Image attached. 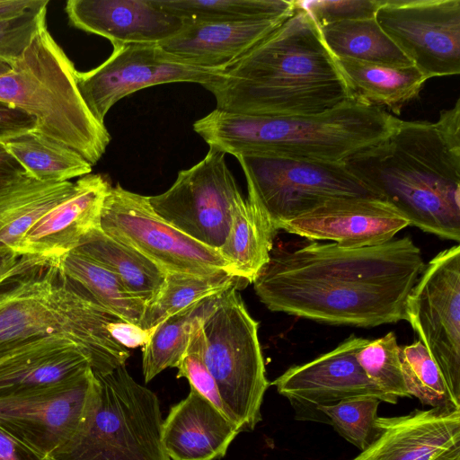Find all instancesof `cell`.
<instances>
[{"mask_svg":"<svg viewBox=\"0 0 460 460\" xmlns=\"http://www.w3.org/2000/svg\"><path fill=\"white\" fill-rule=\"evenodd\" d=\"M247 183L248 199L278 233L279 223L337 198L378 199L344 163L277 156H236Z\"/></svg>","mask_w":460,"mask_h":460,"instance_id":"obj_9","label":"cell"},{"mask_svg":"<svg viewBox=\"0 0 460 460\" xmlns=\"http://www.w3.org/2000/svg\"><path fill=\"white\" fill-rule=\"evenodd\" d=\"M243 199L226 154L212 148L198 164L180 171L166 191L148 196L154 210L166 222L216 250L223 245Z\"/></svg>","mask_w":460,"mask_h":460,"instance_id":"obj_11","label":"cell"},{"mask_svg":"<svg viewBox=\"0 0 460 460\" xmlns=\"http://www.w3.org/2000/svg\"><path fill=\"white\" fill-rule=\"evenodd\" d=\"M399 357L410 396L418 398L423 405L430 408H460L452 397L439 367L420 340L400 346Z\"/></svg>","mask_w":460,"mask_h":460,"instance_id":"obj_34","label":"cell"},{"mask_svg":"<svg viewBox=\"0 0 460 460\" xmlns=\"http://www.w3.org/2000/svg\"><path fill=\"white\" fill-rule=\"evenodd\" d=\"M425 266L408 235L365 247L308 240L273 246L252 284L270 311L368 328L405 320Z\"/></svg>","mask_w":460,"mask_h":460,"instance_id":"obj_1","label":"cell"},{"mask_svg":"<svg viewBox=\"0 0 460 460\" xmlns=\"http://www.w3.org/2000/svg\"><path fill=\"white\" fill-rule=\"evenodd\" d=\"M36 129V119L22 110L0 101V141L6 142Z\"/></svg>","mask_w":460,"mask_h":460,"instance_id":"obj_40","label":"cell"},{"mask_svg":"<svg viewBox=\"0 0 460 460\" xmlns=\"http://www.w3.org/2000/svg\"><path fill=\"white\" fill-rule=\"evenodd\" d=\"M224 72L186 65L174 59L158 43L127 44L113 48L97 67L76 73L79 93L93 116L104 124L111 108L122 98L146 87L175 83L205 86Z\"/></svg>","mask_w":460,"mask_h":460,"instance_id":"obj_15","label":"cell"},{"mask_svg":"<svg viewBox=\"0 0 460 460\" xmlns=\"http://www.w3.org/2000/svg\"><path fill=\"white\" fill-rule=\"evenodd\" d=\"M111 186L102 174L81 177L75 181L74 192L26 233L18 252L49 261L75 250L88 233L100 226Z\"/></svg>","mask_w":460,"mask_h":460,"instance_id":"obj_20","label":"cell"},{"mask_svg":"<svg viewBox=\"0 0 460 460\" xmlns=\"http://www.w3.org/2000/svg\"><path fill=\"white\" fill-rule=\"evenodd\" d=\"M73 251L111 271L129 293L146 305L157 296L164 283L166 273L138 252L108 235L100 226Z\"/></svg>","mask_w":460,"mask_h":460,"instance_id":"obj_26","label":"cell"},{"mask_svg":"<svg viewBox=\"0 0 460 460\" xmlns=\"http://www.w3.org/2000/svg\"><path fill=\"white\" fill-rule=\"evenodd\" d=\"M334 58L387 66L412 65L377 23L376 17L334 22L319 28Z\"/></svg>","mask_w":460,"mask_h":460,"instance_id":"obj_29","label":"cell"},{"mask_svg":"<svg viewBox=\"0 0 460 460\" xmlns=\"http://www.w3.org/2000/svg\"><path fill=\"white\" fill-rule=\"evenodd\" d=\"M65 11L73 26L106 38L113 48L160 43L184 24L155 0H69Z\"/></svg>","mask_w":460,"mask_h":460,"instance_id":"obj_19","label":"cell"},{"mask_svg":"<svg viewBox=\"0 0 460 460\" xmlns=\"http://www.w3.org/2000/svg\"><path fill=\"white\" fill-rule=\"evenodd\" d=\"M155 327L144 329L141 326L125 321L111 322L107 325L111 336L126 349L145 346L151 339Z\"/></svg>","mask_w":460,"mask_h":460,"instance_id":"obj_42","label":"cell"},{"mask_svg":"<svg viewBox=\"0 0 460 460\" xmlns=\"http://www.w3.org/2000/svg\"><path fill=\"white\" fill-rule=\"evenodd\" d=\"M49 0L17 16L0 20V60L12 64L46 25Z\"/></svg>","mask_w":460,"mask_h":460,"instance_id":"obj_38","label":"cell"},{"mask_svg":"<svg viewBox=\"0 0 460 460\" xmlns=\"http://www.w3.org/2000/svg\"><path fill=\"white\" fill-rule=\"evenodd\" d=\"M248 284L225 270L204 275L168 273L157 296L146 305L139 326L144 329L155 327L206 298L232 288L242 289Z\"/></svg>","mask_w":460,"mask_h":460,"instance_id":"obj_30","label":"cell"},{"mask_svg":"<svg viewBox=\"0 0 460 460\" xmlns=\"http://www.w3.org/2000/svg\"><path fill=\"white\" fill-rule=\"evenodd\" d=\"M49 261L9 250H0V288L13 279L43 266Z\"/></svg>","mask_w":460,"mask_h":460,"instance_id":"obj_41","label":"cell"},{"mask_svg":"<svg viewBox=\"0 0 460 460\" xmlns=\"http://www.w3.org/2000/svg\"><path fill=\"white\" fill-rule=\"evenodd\" d=\"M75 189V181L43 182L29 176L0 193V250L18 252L26 233Z\"/></svg>","mask_w":460,"mask_h":460,"instance_id":"obj_25","label":"cell"},{"mask_svg":"<svg viewBox=\"0 0 460 460\" xmlns=\"http://www.w3.org/2000/svg\"><path fill=\"white\" fill-rule=\"evenodd\" d=\"M381 29L426 77L460 73V0H383Z\"/></svg>","mask_w":460,"mask_h":460,"instance_id":"obj_14","label":"cell"},{"mask_svg":"<svg viewBox=\"0 0 460 460\" xmlns=\"http://www.w3.org/2000/svg\"><path fill=\"white\" fill-rule=\"evenodd\" d=\"M11 66L8 63L0 60V75L8 72Z\"/></svg>","mask_w":460,"mask_h":460,"instance_id":"obj_46","label":"cell"},{"mask_svg":"<svg viewBox=\"0 0 460 460\" xmlns=\"http://www.w3.org/2000/svg\"><path fill=\"white\" fill-rule=\"evenodd\" d=\"M399 119L349 100L323 113L259 116L214 110L193 124L209 148L234 156L341 163L386 138Z\"/></svg>","mask_w":460,"mask_h":460,"instance_id":"obj_4","label":"cell"},{"mask_svg":"<svg viewBox=\"0 0 460 460\" xmlns=\"http://www.w3.org/2000/svg\"><path fill=\"white\" fill-rule=\"evenodd\" d=\"M4 143L27 172L40 181H67L90 174L93 169L81 155L35 130Z\"/></svg>","mask_w":460,"mask_h":460,"instance_id":"obj_31","label":"cell"},{"mask_svg":"<svg viewBox=\"0 0 460 460\" xmlns=\"http://www.w3.org/2000/svg\"><path fill=\"white\" fill-rule=\"evenodd\" d=\"M49 261L62 278L96 305L122 321L139 325L146 304L105 267L74 251Z\"/></svg>","mask_w":460,"mask_h":460,"instance_id":"obj_27","label":"cell"},{"mask_svg":"<svg viewBox=\"0 0 460 460\" xmlns=\"http://www.w3.org/2000/svg\"><path fill=\"white\" fill-rule=\"evenodd\" d=\"M410 226L460 242V100L435 122L399 119L379 143L344 162Z\"/></svg>","mask_w":460,"mask_h":460,"instance_id":"obj_2","label":"cell"},{"mask_svg":"<svg viewBox=\"0 0 460 460\" xmlns=\"http://www.w3.org/2000/svg\"><path fill=\"white\" fill-rule=\"evenodd\" d=\"M100 227L134 249L164 273L204 275L226 269L218 250L181 232L152 208L148 196L111 186L104 199Z\"/></svg>","mask_w":460,"mask_h":460,"instance_id":"obj_10","label":"cell"},{"mask_svg":"<svg viewBox=\"0 0 460 460\" xmlns=\"http://www.w3.org/2000/svg\"><path fill=\"white\" fill-rule=\"evenodd\" d=\"M238 290L225 291L203 320L204 361L234 420L243 431H252L261 420V409L270 382L259 323L249 314Z\"/></svg>","mask_w":460,"mask_h":460,"instance_id":"obj_8","label":"cell"},{"mask_svg":"<svg viewBox=\"0 0 460 460\" xmlns=\"http://www.w3.org/2000/svg\"><path fill=\"white\" fill-rule=\"evenodd\" d=\"M288 18L238 22H183L179 32L158 45L179 62L225 72Z\"/></svg>","mask_w":460,"mask_h":460,"instance_id":"obj_21","label":"cell"},{"mask_svg":"<svg viewBox=\"0 0 460 460\" xmlns=\"http://www.w3.org/2000/svg\"><path fill=\"white\" fill-rule=\"evenodd\" d=\"M0 460H48L0 426Z\"/></svg>","mask_w":460,"mask_h":460,"instance_id":"obj_43","label":"cell"},{"mask_svg":"<svg viewBox=\"0 0 460 460\" xmlns=\"http://www.w3.org/2000/svg\"><path fill=\"white\" fill-rule=\"evenodd\" d=\"M119 320L62 278L49 261L0 290V353L59 337L88 353L94 373H107L126 364L130 355L107 330L110 323Z\"/></svg>","mask_w":460,"mask_h":460,"instance_id":"obj_5","label":"cell"},{"mask_svg":"<svg viewBox=\"0 0 460 460\" xmlns=\"http://www.w3.org/2000/svg\"><path fill=\"white\" fill-rule=\"evenodd\" d=\"M240 432L239 425L190 387L163 420L162 443L171 460H216Z\"/></svg>","mask_w":460,"mask_h":460,"instance_id":"obj_23","label":"cell"},{"mask_svg":"<svg viewBox=\"0 0 460 460\" xmlns=\"http://www.w3.org/2000/svg\"><path fill=\"white\" fill-rule=\"evenodd\" d=\"M31 176L22 164L0 141V193Z\"/></svg>","mask_w":460,"mask_h":460,"instance_id":"obj_44","label":"cell"},{"mask_svg":"<svg viewBox=\"0 0 460 460\" xmlns=\"http://www.w3.org/2000/svg\"><path fill=\"white\" fill-rule=\"evenodd\" d=\"M383 0H308L295 1L296 8L306 12L318 28L342 21L376 17Z\"/></svg>","mask_w":460,"mask_h":460,"instance_id":"obj_39","label":"cell"},{"mask_svg":"<svg viewBox=\"0 0 460 460\" xmlns=\"http://www.w3.org/2000/svg\"><path fill=\"white\" fill-rule=\"evenodd\" d=\"M44 0H0V20L12 18L43 3Z\"/></svg>","mask_w":460,"mask_h":460,"instance_id":"obj_45","label":"cell"},{"mask_svg":"<svg viewBox=\"0 0 460 460\" xmlns=\"http://www.w3.org/2000/svg\"><path fill=\"white\" fill-rule=\"evenodd\" d=\"M204 319L197 321L192 328L188 347L177 366L176 376L188 379L191 388L208 400L226 417L235 422L226 409L217 384L204 361L205 336L202 325Z\"/></svg>","mask_w":460,"mask_h":460,"instance_id":"obj_37","label":"cell"},{"mask_svg":"<svg viewBox=\"0 0 460 460\" xmlns=\"http://www.w3.org/2000/svg\"><path fill=\"white\" fill-rule=\"evenodd\" d=\"M98 380L93 369L49 387L0 397V426L51 460L83 429Z\"/></svg>","mask_w":460,"mask_h":460,"instance_id":"obj_13","label":"cell"},{"mask_svg":"<svg viewBox=\"0 0 460 460\" xmlns=\"http://www.w3.org/2000/svg\"><path fill=\"white\" fill-rule=\"evenodd\" d=\"M405 321L418 334L460 404V245L426 264L408 296Z\"/></svg>","mask_w":460,"mask_h":460,"instance_id":"obj_12","label":"cell"},{"mask_svg":"<svg viewBox=\"0 0 460 460\" xmlns=\"http://www.w3.org/2000/svg\"><path fill=\"white\" fill-rule=\"evenodd\" d=\"M165 12L187 22H238L290 17L295 0H155Z\"/></svg>","mask_w":460,"mask_h":460,"instance_id":"obj_33","label":"cell"},{"mask_svg":"<svg viewBox=\"0 0 460 460\" xmlns=\"http://www.w3.org/2000/svg\"><path fill=\"white\" fill-rule=\"evenodd\" d=\"M350 99L400 115L416 99L426 77L413 66H387L335 58Z\"/></svg>","mask_w":460,"mask_h":460,"instance_id":"obj_24","label":"cell"},{"mask_svg":"<svg viewBox=\"0 0 460 460\" xmlns=\"http://www.w3.org/2000/svg\"><path fill=\"white\" fill-rule=\"evenodd\" d=\"M409 226L408 218L383 199L348 197L327 200L279 223L277 230L311 241L365 247L384 243Z\"/></svg>","mask_w":460,"mask_h":460,"instance_id":"obj_17","label":"cell"},{"mask_svg":"<svg viewBox=\"0 0 460 460\" xmlns=\"http://www.w3.org/2000/svg\"><path fill=\"white\" fill-rule=\"evenodd\" d=\"M224 111L305 116L350 100L349 90L309 14L295 13L216 82L204 86Z\"/></svg>","mask_w":460,"mask_h":460,"instance_id":"obj_3","label":"cell"},{"mask_svg":"<svg viewBox=\"0 0 460 460\" xmlns=\"http://www.w3.org/2000/svg\"><path fill=\"white\" fill-rule=\"evenodd\" d=\"M222 294L206 298L155 326L151 339L143 347L142 369L146 383L164 369L177 367L195 323L211 314Z\"/></svg>","mask_w":460,"mask_h":460,"instance_id":"obj_32","label":"cell"},{"mask_svg":"<svg viewBox=\"0 0 460 460\" xmlns=\"http://www.w3.org/2000/svg\"><path fill=\"white\" fill-rule=\"evenodd\" d=\"M379 434L351 460H460V408L377 417Z\"/></svg>","mask_w":460,"mask_h":460,"instance_id":"obj_18","label":"cell"},{"mask_svg":"<svg viewBox=\"0 0 460 460\" xmlns=\"http://www.w3.org/2000/svg\"><path fill=\"white\" fill-rule=\"evenodd\" d=\"M277 232L248 199L235 208L227 236L218 252L226 270L252 283L267 264Z\"/></svg>","mask_w":460,"mask_h":460,"instance_id":"obj_28","label":"cell"},{"mask_svg":"<svg viewBox=\"0 0 460 460\" xmlns=\"http://www.w3.org/2000/svg\"><path fill=\"white\" fill-rule=\"evenodd\" d=\"M0 75V101L36 119L35 131L97 164L111 142L104 124L84 103L73 62L43 26Z\"/></svg>","mask_w":460,"mask_h":460,"instance_id":"obj_6","label":"cell"},{"mask_svg":"<svg viewBox=\"0 0 460 460\" xmlns=\"http://www.w3.org/2000/svg\"><path fill=\"white\" fill-rule=\"evenodd\" d=\"M367 340L351 334L333 349L288 367L271 383L290 402L296 419L327 423L318 411L320 406L357 396H374L390 403L357 361L356 352Z\"/></svg>","mask_w":460,"mask_h":460,"instance_id":"obj_16","label":"cell"},{"mask_svg":"<svg viewBox=\"0 0 460 460\" xmlns=\"http://www.w3.org/2000/svg\"><path fill=\"white\" fill-rule=\"evenodd\" d=\"M94 375L98 389L85 424L51 460H171L162 443L157 395L126 364Z\"/></svg>","mask_w":460,"mask_h":460,"instance_id":"obj_7","label":"cell"},{"mask_svg":"<svg viewBox=\"0 0 460 460\" xmlns=\"http://www.w3.org/2000/svg\"><path fill=\"white\" fill-rule=\"evenodd\" d=\"M397 338L394 332L367 340L356 352L367 377L395 404L399 398L411 397L402 376Z\"/></svg>","mask_w":460,"mask_h":460,"instance_id":"obj_35","label":"cell"},{"mask_svg":"<svg viewBox=\"0 0 460 460\" xmlns=\"http://www.w3.org/2000/svg\"><path fill=\"white\" fill-rule=\"evenodd\" d=\"M380 402L381 401L374 396H357L332 405L320 406L318 411L343 438L361 452L368 447L379 434L376 420Z\"/></svg>","mask_w":460,"mask_h":460,"instance_id":"obj_36","label":"cell"},{"mask_svg":"<svg viewBox=\"0 0 460 460\" xmlns=\"http://www.w3.org/2000/svg\"><path fill=\"white\" fill-rule=\"evenodd\" d=\"M91 369L88 353L69 340L27 342L0 353V397L56 385Z\"/></svg>","mask_w":460,"mask_h":460,"instance_id":"obj_22","label":"cell"}]
</instances>
